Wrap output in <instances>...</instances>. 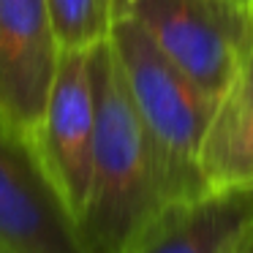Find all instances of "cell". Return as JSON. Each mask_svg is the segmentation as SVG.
<instances>
[{
	"mask_svg": "<svg viewBox=\"0 0 253 253\" xmlns=\"http://www.w3.org/2000/svg\"><path fill=\"white\" fill-rule=\"evenodd\" d=\"M237 84H242V87H253V41H251V52H248V57H245V66H242V71H240Z\"/></svg>",
	"mask_w": 253,
	"mask_h": 253,
	"instance_id": "11",
	"label": "cell"
},
{
	"mask_svg": "<svg viewBox=\"0 0 253 253\" xmlns=\"http://www.w3.org/2000/svg\"><path fill=\"white\" fill-rule=\"evenodd\" d=\"M109 44L153 150L158 212L207 193L199 161L215 104L133 19L115 17Z\"/></svg>",
	"mask_w": 253,
	"mask_h": 253,
	"instance_id": "2",
	"label": "cell"
},
{
	"mask_svg": "<svg viewBox=\"0 0 253 253\" xmlns=\"http://www.w3.org/2000/svg\"><path fill=\"white\" fill-rule=\"evenodd\" d=\"M93 128L95 98L90 49H60L33 155L77 223L87 196Z\"/></svg>",
	"mask_w": 253,
	"mask_h": 253,
	"instance_id": "4",
	"label": "cell"
},
{
	"mask_svg": "<svg viewBox=\"0 0 253 253\" xmlns=\"http://www.w3.org/2000/svg\"><path fill=\"white\" fill-rule=\"evenodd\" d=\"M251 215L253 191H207L155 212L128 253H223Z\"/></svg>",
	"mask_w": 253,
	"mask_h": 253,
	"instance_id": "7",
	"label": "cell"
},
{
	"mask_svg": "<svg viewBox=\"0 0 253 253\" xmlns=\"http://www.w3.org/2000/svg\"><path fill=\"white\" fill-rule=\"evenodd\" d=\"M215 106L237 84L253 41V11L237 0H112Z\"/></svg>",
	"mask_w": 253,
	"mask_h": 253,
	"instance_id": "3",
	"label": "cell"
},
{
	"mask_svg": "<svg viewBox=\"0 0 253 253\" xmlns=\"http://www.w3.org/2000/svg\"><path fill=\"white\" fill-rule=\"evenodd\" d=\"M199 169L204 191H253V87L234 84L215 106Z\"/></svg>",
	"mask_w": 253,
	"mask_h": 253,
	"instance_id": "8",
	"label": "cell"
},
{
	"mask_svg": "<svg viewBox=\"0 0 253 253\" xmlns=\"http://www.w3.org/2000/svg\"><path fill=\"white\" fill-rule=\"evenodd\" d=\"M90 77L95 128L77 226L87 253H128L158 212L153 150L109 41L90 49Z\"/></svg>",
	"mask_w": 253,
	"mask_h": 253,
	"instance_id": "1",
	"label": "cell"
},
{
	"mask_svg": "<svg viewBox=\"0 0 253 253\" xmlns=\"http://www.w3.org/2000/svg\"><path fill=\"white\" fill-rule=\"evenodd\" d=\"M60 49H93L109 41L115 6L112 0H46Z\"/></svg>",
	"mask_w": 253,
	"mask_h": 253,
	"instance_id": "9",
	"label": "cell"
},
{
	"mask_svg": "<svg viewBox=\"0 0 253 253\" xmlns=\"http://www.w3.org/2000/svg\"><path fill=\"white\" fill-rule=\"evenodd\" d=\"M0 253H87L33 150L0 133Z\"/></svg>",
	"mask_w": 253,
	"mask_h": 253,
	"instance_id": "6",
	"label": "cell"
},
{
	"mask_svg": "<svg viewBox=\"0 0 253 253\" xmlns=\"http://www.w3.org/2000/svg\"><path fill=\"white\" fill-rule=\"evenodd\" d=\"M60 46L46 0H0V133L33 150Z\"/></svg>",
	"mask_w": 253,
	"mask_h": 253,
	"instance_id": "5",
	"label": "cell"
},
{
	"mask_svg": "<svg viewBox=\"0 0 253 253\" xmlns=\"http://www.w3.org/2000/svg\"><path fill=\"white\" fill-rule=\"evenodd\" d=\"M237 3H240V6H245L248 11H253V0H237Z\"/></svg>",
	"mask_w": 253,
	"mask_h": 253,
	"instance_id": "12",
	"label": "cell"
},
{
	"mask_svg": "<svg viewBox=\"0 0 253 253\" xmlns=\"http://www.w3.org/2000/svg\"><path fill=\"white\" fill-rule=\"evenodd\" d=\"M223 253H253V215L231 234V240L226 242Z\"/></svg>",
	"mask_w": 253,
	"mask_h": 253,
	"instance_id": "10",
	"label": "cell"
}]
</instances>
